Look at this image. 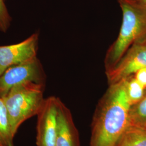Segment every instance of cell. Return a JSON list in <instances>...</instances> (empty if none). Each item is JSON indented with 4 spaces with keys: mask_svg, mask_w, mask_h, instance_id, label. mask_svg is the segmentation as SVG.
Masks as SVG:
<instances>
[{
    "mask_svg": "<svg viewBox=\"0 0 146 146\" xmlns=\"http://www.w3.org/2000/svg\"><path fill=\"white\" fill-rule=\"evenodd\" d=\"M116 146H146V128L128 125Z\"/></svg>",
    "mask_w": 146,
    "mask_h": 146,
    "instance_id": "9c48e42d",
    "label": "cell"
},
{
    "mask_svg": "<svg viewBox=\"0 0 146 146\" xmlns=\"http://www.w3.org/2000/svg\"><path fill=\"white\" fill-rule=\"evenodd\" d=\"M146 127V92L142 99L131 106L129 111V125Z\"/></svg>",
    "mask_w": 146,
    "mask_h": 146,
    "instance_id": "7c38bea8",
    "label": "cell"
},
{
    "mask_svg": "<svg viewBox=\"0 0 146 146\" xmlns=\"http://www.w3.org/2000/svg\"><path fill=\"white\" fill-rule=\"evenodd\" d=\"M14 136L4 100L0 97V146H14Z\"/></svg>",
    "mask_w": 146,
    "mask_h": 146,
    "instance_id": "30bf717a",
    "label": "cell"
},
{
    "mask_svg": "<svg viewBox=\"0 0 146 146\" xmlns=\"http://www.w3.org/2000/svg\"><path fill=\"white\" fill-rule=\"evenodd\" d=\"M61 101L55 96H50L44 100L37 115V146H55Z\"/></svg>",
    "mask_w": 146,
    "mask_h": 146,
    "instance_id": "5b68a950",
    "label": "cell"
},
{
    "mask_svg": "<svg viewBox=\"0 0 146 146\" xmlns=\"http://www.w3.org/2000/svg\"><path fill=\"white\" fill-rule=\"evenodd\" d=\"M11 17L6 7L5 0H0V31L6 33L11 26Z\"/></svg>",
    "mask_w": 146,
    "mask_h": 146,
    "instance_id": "4fadbf2b",
    "label": "cell"
},
{
    "mask_svg": "<svg viewBox=\"0 0 146 146\" xmlns=\"http://www.w3.org/2000/svg\"><path fill=\"white\" fill-rule=\"evenodd\" d=\"M131 107L124 80L110 85L95 110L90 146H116L129 125Z\"/></svg>",
    "mask_w": 146,
    "mask_h": 146,
    "instance_id": "6da1fadb",
    "label": "cell"
},
{
    "mask_svg": "<svg viewBox=\"0 0 146 146\" xmlns=\"http://www.w3.org/2000/svg\"><path fill=\"white\" fill-rule=\"evenodd\" d=\"M123 80L126 94L131 106L139 102L143 98L146 89L136 80L134 75Z\"/></svg>",
    "mask_w": 146,
    "mask_h": 146,
    "instance_id": "8fae6325",
    "label": "cell"
},
{
    "mask_svg": "<svg viewBox=\"0 0 146 146\" xmlns=\"http://www.w3.org/2000/svg\"><path fill=\"white\" fill-rule=\"evenodd\" d=\"M38 40L39 34L35 33L19 43L0 46V75L8 68L36 58Z\"/></svg>",
    "mask_w": 146,
    "mask_h": 146,
    "instance_id": "52a82bcc",
    "label": "cell"
},
{
    "mask_svg": "<svg viewBox=\"0 0 146 146\" xmlns=\"http://www.w3.org/2000/svg\"><path fill=\"white\" fill-rule=\"evenodd\" d=\"M131 2L141 7L143 9H146V0H129Z\"/></svg>",
    "mask_w": 146,
    "mask_h": 146,
    "instance_id": "9a60e30c",
    "label": "cell"
},
{
    "mask_svg": "<svg viewBox=\"0 0 146 146\" xmlns=\"http://www.w3.org/2000/svg\"><path fill=\"white\" fill-rule=\"evenodd\" d=\"M118 3L122 13V23L118 36L106 52V71L114 67L132 46L140 43L146 36V9L129 0H118Z\"/></svg>",
    "mask_w": 146,
    "mask_h": 146,
    "instance_id": "7a4b0ae2",
    "label": "cell"
},
{
    "mask_svg": "<svg viewBox=\"0 0 146 146\" xmlns=\"http://www.w3.org/2000/svg\"><path fill=\"white\" fill-rule=\"evenodd\" d=\"M46 75L42 64L36 58L8 68L0 75V97H4L18 84L31 81L45 84Z\"/></svg>",
    "mask_w": 146,
    "mask_h": 146,
    "instance_id": "277c9868",
    "label": "cell"
},
{
    "mask_svg": "<svg viewBox=\"0 0 146 146\" xmlns=\"http://www.w3.org/2000/svg\"><path fill=\"white\" fill-rule=\"evenodd\" d=\"M144 68H146V44H135L114 67L106 71V74L110 85L134 75Z\"/></svg>",
    "mask_w": 146,
    "mask_h": 146,
    "instance_id": "8992f818",
    "label": "cell"
},
{
    "mask_svg": "<svg viewBox=\"0 0 146 146\" xmlns=\"http://www.w3.org/2000/svg\"><path fill=\"white\" fill-rule=\"evenodd\" d=\"M44 88V84L29 81L14 86L2 98L14 135L25 121L38 113L45 100Z\"/></svg>",
    "mask_w": 146,
    "mask_h": 146,
    "instance_id": "3957f363",
    "label": "cell"
},
{
    "mask_svg": "<svg viewBox=\"0 0 146 146\" xmlns=\"http://www.w3.org/2000/svg\"><path fill=\"white\" fill-rule=\"evenodd\" d=\"M138 44H146V36L144 38V39L142 40V41L140 43H138Z\"/></svg>",
    "mask_w": 146,
    "mask_h": 146,
    "instance_id": "2e32d148",
    "label": "cell"
},
{
    "mask_svg": "<svg viewBox=\"0 0 146 146\" xmlns=\"http://www.w3.org/2000/svg\"><path fill=\"white\" fill-rule=\"evenodd\" d=\"M145 128H146V127H145Z\"/></svg>",
    "mask_w": 146,
    "mask_h": 146,
    "instance_id": "e0dca14e",
    "label": "cell"
},
{
    "mask_svg": "<svg viewBox=\"0 0 146 146\" xmlns=\"http://www.w3.org/2000/svg\"><path fill=\"white\" fill-rule=\"evenodd\" d=\"M55 146H80L78 131L70 110L60 102Z\"/></svg>",
    "mask_w": 146,
    "mask_h": 146,
    "instance_id": "ba28073f",
    "label": "cell"
},
{
    "mask_svg": "<svg viewBox=\"0 0 146 146\" xmlns=\"http://www.w3.org/2000/svg\"><path fill=\"white\" fill-rule=\"evenodd\" d=\"M136 80L146 89V68L137 71L134 75Z\"/></svg>",
    "mask_w": 146,
    "mask_h": 146,
    "instance_id": "5bb4252c",
    "label": "cell"
}]
</instances>
